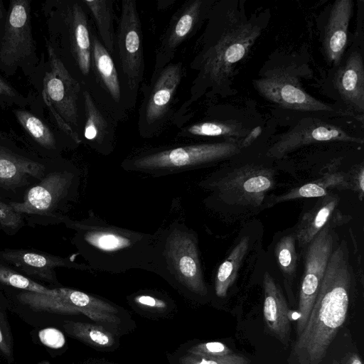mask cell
Masks as SVG:
<instances>
[{
  "mask_svg": "<svg viewBox=\"0 0 364 364\" xmlns=\"http://www.w3.org/2000/svg\"><path fill=\"white\" fill-rule=\"evenodd\" d=\"M181 364H249L245 356L231 353L220 357H203L188 353L180 359Z\"/></svg>",
  "mask_w": 364,
  "mask_h": 364,
  "instance_id": "36",
  "label": "cell"
},
{
  "mask_svg": "<svg viewBox=\"0 0 364 364\" xmlns=\"http://www.w3.org/2000/svg\"><path fill=\"white\" fill-rule=\"evenodd\" d=\"M2 35H3V33L0 31V41H1Z\"/></svg>",
  "mask_w": 364,
  "mask_h": 364,
  "instance_id": "48",
  "label": "cell"
},
{
  "mask_svg": "<svg viewBox=\"0 0 364 364\" xmlns=\"http://www.w3.org/2000/svg\"><path fill=\"white\" fill-rule=\"evenodd\" d=\"M114 54L129 112L135 107L145 70L141 23L135 0L122 1Z\"/></svg>",
  "mask_w": 364,
  "mask_h": 364,
  "instance_id": "9",
  "label": "cell"
},
{
  "mask_svg": "<svg viewBox=\"0 0 364 364\" xmlns=\"http://www.w3.org/2000/svg\"><path fill=\"white\" fill-rule=\"evenodd\" d=\"M267 11L247 14L242 0H216L197 39L190 68L196 72L184 108L203 97H225L237 65L268 23Z\"/></svg>",
  "mask_w": 364,
  "mask_h": 364,
  "instance_id": "1",
  "label": "cell"
},
{
  "mask_svg": "<svg viewBox=\"0 0 364 364\" xmlns=\"http://www.w3.org/2000/svg\"><path fill=\"white\" fill-rule=\"evenodd\" d=\"M82 2L94 20L100 41L112 56L114 53L115 41L114 1L82 0Z\"/></svg>",
  "mask_w": 364,
  "mask_h": 364,
  "instance_id": "29",
  "label": "cell"
},
{
  "mask_svg": "<svg viewBox=\"0 0 364 364\" xmlns=\"http://www.w3.org/2000/svg\"><path fill=\"white\" fill-rule=\"evenodd\" d=\"M199 185L226 204L258 208L274 187V178L272 169L249 164L223 176L206 178Z\"/></svg>",
  "mask_w": 364,
  "mask_h": 364,
  "instance_id": "13",
  "label": "cell"
},
{
  "mask_svg": "<svg viewBox=\"0 0 364 364\" xmlns=\"http://www.w3.org/2000/svg\"><path fill=\"white\" fill-rule=\"evenodd\" d=\"M11 137L7 133L4 132L1 128H0V138H8Z\"/></svg>",
  "mask_w": 364,
  "mask_h": 364,
  "instance_id": "46",
  "label": "cell"
},
{
  "mask_svg": "<svg viewBox=\"0 0 364 364\" xmlns=\"http://www.w3.org/2000/svg\"><path fill=\"white\" fill-rule=\"evenodd\" d=\"M81 173L71 161L62 156L52 159L43 178L31 187L21 202H11L26 224L62 223L79 198Z\"/></svg>",
  "mask_w": 364,
  "mask_h": 364,
  "instance_id": "6",
  "label": "cell"
},
{
  "mask_svg": "<svg viewBox=\"0 0 364 364\" xmlns=\"http://www.w3.org/2000/svg\"><path fill=\"white\" fill-rule=\"evenodd\" d=\"M91 76L93 85L88 87L95 98L117 121L127 117L122 87L113 56L91 29Z\"/></svg>",
  "mask_w": 364,
  "mask_h": 364,
  "instance_id": "17",
  "label": "cell"
},
{
  "mask_svg": "<svg viewBox=\"0 0 364 364\" xmlns=\"http://www.w3.org/2000/svg\"><path fill=\"white\" fill-rule=\"evenodd\" d=\"M216 0H187L171 16L156 50L154 72L172 62L177 50L204 25Z\"/></svg>",
  "mask_w": 364,
  "mask_h": 364,
  "instance_id": "15",
  "label": "cell"
},
{
  "mask_svg": "<svg viewBox=\"0 0 364 364\" xmlns=\"http://www.w3.org/2000/svg\"><path fill=\"white\" fill-rule=\"evenodd\" d=\"M350 183L342 173H327L319 179L294 188L286 193L276 196L270 200L271 205L283 201L305 198H318L328 195L334 188H348Z\"/></svg>",
  "mask_w": 364,
  "mask_h": 364,
  "instance_id": "28",
  "label": "cell"
},
{
  "mask_svg": "<svg viewBox=\"0 0 364 364\" xmlns=\"http://www.w3.org/2000/svg\"><path fill=\"white\" fill-rule=\"evenodd\" d=\"M296 239L294 235H288L280 239L276 246L275 253L282 272L288 276L294 274L296 267Z\"/></svg>",
  "mask_w": 364,
  "mask_h": 364,
  "instance_id": "33",
  "label": "cell"
},
{
  "mask_svg": "<svg viewBox=\"0 0 364 364\" xmlns=\"http://www.w3.org/2000/svg\"><path fill=\"white\" fill-rule=\"evenodd\" d=\"M174 3L173 0H160L158 1L157 7L158 9H165L168 8L169 6L172 5Z\"/></svg>",
  "mask_w": 364,
  "mask_h": 364,
  "instance_id": "45",
  "label": "cell"
},
{
  "mask_svg": "<svg viewBox=\"0 0 364 364\" xmlns=\"http://www.w3.org/2000/svg\"><path fill=\"white\" fill-rule=\"evenodd\" d=\"M308 245L299 293L296 337L305 327L333 252V237L329 226L324 227Z\"/></svg>",
  "mask_w": 364,
  "mask_h": 364,
  "instance_id": "18",
  "label": "cell"
},
{
  "mask_svg": "<svg viewBox=\"0 0 364 364\" xmlns=\"http://www.w3.org/2000/svg\"><path fill=\"white\" fill-rule=\"evenodd\" d=\"M262 132V127L261 126L252 128L247 135L238 143L240 149L249 146L259 136Z\"/></svg>",
  "mask_w": 364,
  "mask_h": 364,
  "instance_id": "41",
  "label": "cell"
},
{
  "mask_svg": "<svg viewBox=\"0 0 364 364\" xmlns=\"http://www.w3.org/2000/svg\"><path fill=\"white\" fill-rule=\"evenodd\" d=\"M250 129L242 123L232 120H208L185 127L177 136L185 138L223 137L227 141L239 143Z\"/></svg>",
  "mask_w": 364,
  "mask_h": 364,
  "instance_id": "27",
  "label": "cell"
},
{
  "mask_svg": "<svg viewBox=\"0 0 364 364\" xmlns=\"http://www.w3.org/2000/svg\"><path fill=\"white\" fill-rule=\"evenodd\" d=\"M63 328L70 336L95 347H110L115 342L113 335L102 326L67 321Z\"/></svg>",
  "mask_w": 364,
  "mask_h": 364,
  "instance_id": "31",
  "label": "cell"
},
{
  "mask_svg": "<svg viewBox=\"0 0 364 364\" xmlns=\"http://www.w3.org/2000/svg\"><path fill=\"white\" fill-rule=\"evenodd\" d=\"M338 203L336 196L328 194L303 215L294 235L300 247L308 245L326 226Z\"/></svg>",
  "mask_w": 364,
  "mask_h": 364,
  "instance_id": "26",
  "label": "cell"
},
{
  "mask_svg": "<svg viewBox=\"0 0 364 364\" xmlns=\"http://www.w3.org/2000/svg\"><path fill=\"white\" fill-rule=\"evenodd\" d=\"M33 93L25 95L0 74V106L2 108H23L32 102Z\"/></svg>",
  "mask_w": 364,
  "mask_h": 364,
  "instance_id": "35",
  "label": "cell"
},
{
  "mask_svg": "<svg viewBox=\"0 0 364 364\" xmlns=\"http://www.w3.org/2000/svg\"><path fill=\"white\" fill-rule=\"evenodd\" d=\"M45 53L28 79L42 102L49 120L75 147L81 143L82 84L66 69L48 40Z\"/></svg>",
  "mask_w": 364,
  "mask_h": 364,
  "instance_id": "4",
  "label": "cell"
},
{
  "mask_svg": "<svg viewBox=\"0 0 364 364\" xmlns=\"http://www.w3.org/2000/svg\"><path fill=\"white\" fill-rule=\"evenodd\" d=\"M364 172H363V168L361 166L360 169L358 170L357 174L355 176V185L357 186V188L360 192V197H362L364 190Z\"/></svg>",
  "mask_w": 364,
  "mask_h": 364,
  "instance_id": "42",
  "label": "cell"
},
{
  "mask_svg": "<svg viewBox=\"0 0 364 364\" xmlns=\"http://www.w3.org/2000/svg\"><path fill=\"white\" fill-rule=\"evenodd\" d=\"M41 11L55 53L81 84L91 82V27L82 0H46Z\"/></svg>",
  "mask_w": 364,
  "mask_h": 364,
  "instance_id": "5",
  "label": "cell"
},
{
  "mask_svg": "<svg viewBox=\"0 0 364 364\" xmlns=\"http://www.w3.org/2000/svg\"><path fill=\"white\" fill-rule=\"evenodd\" d=\"M253 85L264 99L284 109L328 115L354 116L309 95L303 88L295 65H281L268 68L254 80Z\"/></svg>",
  "mask_w": 364,
  "mask_h": 364,
  "instance_id": "11",
  "label": "cell"
},
{
  "mask_svg": "<svg viewBox=\"0 0 364 364\" xmlns=\"http://www.w3.org/2000/svg\"><path fill=\"white\" fill-rule=\"evenodd\" d=\"M31 0H10L0 41V70L7 77L21 71L29 79L41 62L31 25Z\"/></svg>",
  "mask_w": 364,
  "mask_h": 364,
  "instance_id": "10",
  "label": "cell"
},
{
  "mask_svg": "<svg viewBox=\"0 0 364 364\" xmlns=\"http://www.w3.org/2000/svg\"><path fill=\"white\" fill-rule=\"evenodd\" d=\"M0 287L28 291L50 296L58 294L57 288H49L26 277L0 257Z\"/></svg>",
  "mask_w": 364,
  "mask_h": 364,
  "instance_id": "32",
  "label": "cell"
},
{
  "mask_svg": "<svg viewBox=\"0 0 364 364\" xmlns=\"http://www.w3.org/2000/svg\"><path fill=\"white\" fill-rule=\"evenodd\" d=\"M363 48L352 47L346 57L336 67L334 87L352 114L361 116L364 112Z\"/></svg>",
  "mask_w": 364,
  "mask_h": 364,
  "instance_id": "22",
  "label": "cell"
},
{
  "mask_svg": "<svg viewBox=\"0 0 364 364\" xmlns=\"http://www.w3.org/2000/svg\"><path fill=\"white\" fill-rule=\"evenodd\" d=\"M332 364H339V363L337 360H333Z\"/></svg>",
  "mask_w": 364,
  "mask_h": 364,
  "instance_id": "47",
  "label": "cell"
},
{
  "mask_svg": "<svg viewBox=\"0 0 364 364\" xmlns=\"http://www.w3.org/2000/svg\"><path fill=\"white\" fill-rule=\"evenodd\" d=\"M344 364H363L360 356L356 354H350L346 360Z\"/></svg>",
  "mask_w": 364,
  "mask_h": 364,
  "instance_id": "44",
  "label": "cell"
},
{
  "mask_svg": "<svg viewBox=\"0 0 364 364\" xmlns=\"http://www.w3.org/2000/svg\"><path fill=\"white\" fill-rule=\"evenodd\" d=\"M240 150L237 142L227 140L154 148L127 157L121 166L127 171L159 177L200 168Z\"/></svg>",
  "mask_w": 364,
  "mask_h": 364,
  "instance_id": "8",
  "label": "cell"
},
{
  "mask_svg": "<svg viewBox=\"0 0 364 364\" xmlns=\"http://www.w3.org/2000/svg\"><path fill=\"white\" fill-rule=\"evenodd\" d=\"M51 161L21 148L11 137L0 138V195L21 202L43 178Z\"/></svg>",
  "mask_w": 364,
  "mask_h": 364,
  "instance_id": "14",
  "label": "cell"
},
{
  "mask_svg": "<svg viewBox=\"0 0 364 364\" xmlns=\"http://www.w3.org/2000/svg\"><path fill=\"white\" fill-rule=\"evenodd\" d=\"M352 0H336L332 4L324 28L323 50L327 62L337 67L348 44V26L353 13Z\"/></svg>",
  "mask_w": 364,
  "mask_h": 364,
  "instance_id": "23",
  "label": "cell"
},
{
  "mask_svg": "<svg viewBox=\"0 0 364 364\" xmlns=\"http://www.w3.org/2000/svg\"><path fill=\"white\" fill-rule=\"evenodd\" d=\"M0 223V230L10 236L15 235L26 225L24 216L14 209L11 200L1 195Z\"/></svg>",
  "mask_w": 364,
  "mask_h": 364,
  "instance_id": "34",
  "label": "cell"
},
{
  "mask_svg": "<svg viewBox=\"0 0 364 364\" xmlns=\"http://www.w3.org/2000/svg\"><path fill=\"white\" fill-rule=\"evenodd\" d=\"M58 296L67 306L69 314H82L102 323H117L118 309L109 302L73 289L57 287Z\"/></svg>",
  "mask_w": 364,
  "mask_h": 364,
  "instance_id": "25",
  "label": "cell"
},
{
  "mask_svg": "<svg viewBox=\"0 0 364 364\" xmlns=\"http://www.w3.org/2000/svg\"><path fill=\"white\" fill-rule=\"evenodd\" d=\"M248 246V237H243L219 266L215 279V292L218 297H225L235 281Z\"/></svg>",
  "mask_w": 364,
  "mask_h": 364,
  "instance_id": "30",
  "label": "cell"
},
{
  "mask_svg": "<svg viewBox=\"0 0 364 364\" xmlns=\"http://www.w3.org/2000/svg\"><path fill=\"white\" fill-rule=\"evenodd\" d=\"M327 141L363 143L362 138L350 134L340 126L319 119H305L280 135L267 154L279 159L304 146Z\"/></svg>",
  "mask_w": 364,
  "mask_h": 364,
  "instance_id": "19",
  "label": "cell"
},
{
  "mask_svg": "<svg viewBox=\"0 0 364 364\" xmlns=\"http://www.w3.org/2000/svg\"><path fill=\"white\" fill-rule=\"evenodd\" d=\"M263 316L268 329L284 345H287L291 331L289 311L285 298L271 274L263 277Z\"/></svg>",
  "mask_w": 364,
  "mask_h": 364,
  "instance_id": "24",
  "label": "cell"
},
{
  "mask_svg": "<svg viewBox=\"0 0 364 364\" xmlns=\"http://www.w3.org/2000/svg\"><path fill=\"white\" fill-rule=\"evenodd\" d=\"M0 257L22 274L41 284L48 283L60 287L56 269L63 267L80 271H91L85 263H78L71 257L54 255L33 249H11L0 250Z\"/></svg>",
  "mask_w": 364,
  "mask_h": 364,
  "instance_id": "21",
  "label": "cell"
},
{
  "mask_svg": "<svg viewBox=\"0 0 364 364\" xmlns=\"http://www.w3.org/2000/svg\"><path fill=\"white\" fill-rule=\"evenodd\" d=\"M183 75V63L179 61L152 73L149 84L143 89L139 109L137 129L141 137L152 138L162 132L171 114Z\"/></svg>",
  "mask_w": 364,
  "mask_h": 364,
  "instance_id": "12",
  "label": "cell"
},
{
  "mask_svg": "<svg viewBox=\"0 0 364 364\" xmlns=\"http://www.w3.org/2000/svg\"><path fill=\"white\" fill-rule=\"evenodd\" d=\"M0 229H1V223H0Z\"/></svg>",
  "mask_w": 364,
  "mask_h": 364,
  "instance_id": "49",
  "label": "cell"
},
{
  "mask_svg": "<svg viewBox=\"0 0 364 364\" xmlns=\"http://www.w3.org/2000/svg\"><path fill=\"white\" fill-rule=\"evenodd\" d=\"M11 111L33 152L40 157L56 159L65 150L75 147L47 119L44 106L36 93L28 107Z\"/></svg>",
  "mask_w": 364,
  "mask_h": 364,
  "instance_id": "16",
  "label": "cell"
},
{
  "mask_svg": "<svg viewBox=\"0 0 364 364\" xmlns=\"http://www.w3.org/2000/svg\"><path fill=\"white\" fill-rule=\"evenodd\" d=\"M117 122L88 86L82 84V142L99 154L109 155L116 145Z\"/></svg>",
  "mask_w": 364,
  "mask_h": 364,
  "instance_id": "20",
  "label": "cell"
},
{
  "mask_svg": "<svg viewBox=\"0 0 364 364\" xmlns=\"http://www.w3.org/2000/svg\"><path fill=\"white\" fill-rule=\"evenodd\" d=\"M0 313V316H1ZM0 350L6 356L12 353L11 338L6 328V324L0 319Z\"/></svg>",
  "mask_w": 364,
  "mask_h": 364,
  "instance_id": "40",
  "label": "cell"
},
{
  "mask_svg": "<svg viewBox=\"0 0 364 364\" xmlns=\"http://www.w3.org/2000/svg\"><path fill=\"white\" fill-rule=\"evenodd\" d=\"M352 272L347 248L333 250L305 327L288 364H320L346 320Z\"/></svg>",
  "mask_w": 364,
  "mask_h": 364,
  "instance_id": "3",
  "label": "cell"
},
{
  "mask_svg": "<svg viewBox=\"0 0 364 364\" xmlns=\"http://www.w3.org/2000/svg\"><path fill=\"white\" fill-rule=\"evenodd\" d=\"M62 223L72 231L71 243L92 270L117 274L142 269L156 273V233L110 224L91 210L82 219L66 216Z\"/></svg>",
  "mask_w": 364,
  "mask_h": 364,
  "instance_id": "2",
  "label": "cell"
},
{
  "mask_svg": "<svg viewBox=\"0 0 364 364\" xmlns=\"http://www.w3.org/2000/svg\"><path fill=\"white\" fill-rule=\"evenodd\" d=\"M156 233V273L185 291L208 294L196 232L176 220Z\"/></svg>",
  "mask_w": 364,
  "mask_h": 364,
  "instance_id": "7",
  "label": "cell"
},
{
  "mask_svg": "<svg viewBox=\"0 0 364 364\" xmlns=\"http://www.w3.org/2000/svg\"><path fill=\"white\" fill-rule=\"evenodd\" d=\"M7 18V9L2 0H0V31L3 33Z\"/></svg>",
  "mask_w": 364,
  "mask_h": 364,
  "instance_id": "43",
  "label": "cell"
},
{
  "mask_svg": "<svg viewBox=\"0 0 364 364\" xmlns=\"http://www.w3.org/2000/svg\"><path fill=\"white\" fill-rule=\"evenodd\" d=\"M233 352L223 343L210 341L198 343L188 350V353L203 357H220Z\"/></svg>",
  "mask_w": 364,
  "mask_h": 364,
  "instance_id": "37",
  "label": "cell"
},
{
  "mask_svg": "<svg viewBox=\"0 0 364 364\" xmlns=\"http://www.w3.org/2000/svg\"><path fill=\"white\" fill-rule=\"evenodd\" d=\"M41 342L51 348H60L65 344V337L63 333L54 328L42 329L38 333Z\"/></svg>",
  "mask_w": 364,
  "mask_h": 364,
  "instance_id": "38",
  "label": "cell"
},
{
  "mask_svg": "<svg viewBox=\"0 0 364 364\" xmlns=\"http://www.w3.org/2000/svg\"><path fill=\"white\" fill-rule=\"evenodd\" d=\"M133 301L139 306L159 311L164 310L168 306L164 299L146 294L136 295L133 298Z\"/></svg>",
  "mask_w": 364,
  "mask_h": 364,
  "instance_id": "39",
  "label": "cell"
}]
</instances>
